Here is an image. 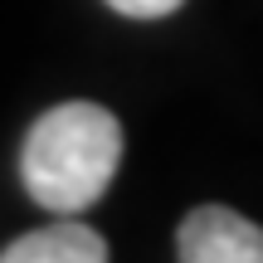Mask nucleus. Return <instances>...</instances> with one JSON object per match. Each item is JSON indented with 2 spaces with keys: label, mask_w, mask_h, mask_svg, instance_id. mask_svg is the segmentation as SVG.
Masks as SVG:
<instances>
[{
  "label": "nucleus",
  "mask_w": 263,
  "mask_h": 263,
  "mask_svg": "<svg viewBox=\"0 0 263 263\" xmlns=\"http://www.w3.org/2000/svg\"><path fill=\"white\" fill-rule=\"evenodd\" d=\"M122 161V122L98 103H59L29 127L20 180L49 215H83L107 195Z\"/></svg>",
  "instance_id": "f257e3e1"
},
{
  "label": "nucleus",
  "mask_w": 263,
  "mask_h": 263,
  "mask_svg": "<svg viewBox=\"0 0 263 263\" xmlns=\"http://www.w3.org/2000/svg\"><path fill=\"white\" fill-rule=\"evenodd\" d=\"M180 263H263V229L229 205H200L176 229Z\"/></svg>",
  "instance_id": "f03ea898"
},
{
  "label": "nucleus",
  "mask_w": 263,
  "mask_h": 263,
  "mask_svg": "<svg viewBox=\"0 0 263 263\" xmlns=\"http://www.w3.org/2000/svg\"><path fill=\"white\" fill-rule=\"evenodd\" d=\"M0 263H107V239L78 224L73 215H59L54 224L29 229L15 244H5Z\"/></svg>",
  "instance_id": "7ed1b4c3"
},
{
  "label": "nucleus",
  "mask_w": 263,
  "mask_h": 263,
  "mask_svg": "<svg viewBox=\"0 0 263 263\" xmlns=\"http://www.w3.org/2000/svg\"><path fill=\"white\" fill-rule=\"evenodd\" d=\"M107 5H112L117 15H127V20H161V15H171V10H180L185 0H107Z\"/></svg>",
  "instance_id": "20e7f679"
}]
</instances>
